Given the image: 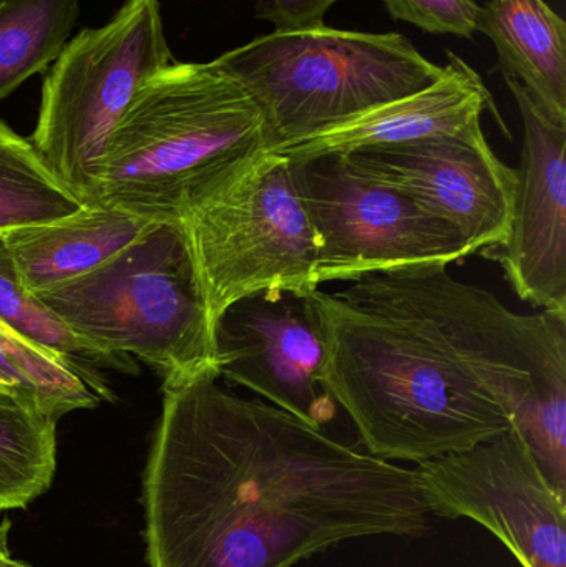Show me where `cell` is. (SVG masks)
I'll use <instances>...</instances> for the list:
<instances>
[{
	"mask_svg": "<svg viewBox=\"0 0 566 567\" xmlns=\"http://www.w3.org/2000/svg\"><path fill=\"white\" fill-rule=\"evenodd\" d=\"M325 383L364 452L421 463L517 425L545 468L566 462V313H517L419 266L311 292Z\"/></svg>",
	"mask_w": 566,
	"mask_h": 567,
	"instance_id": "obj_1",
	"label": "cell"
},
{
	"mask_svg": "<svg viewBox=\"0 0 566 567\" xmlns=\"http://www.w3.org/2000/svg\"><path fill=\"white\" fill-rule=\"evenodd\" d=\"M163 385L142 476L148 567H296L342 543L429 528L414 470L219 385Z\"/></svg>",
	"mask_w": 566,
	"mask_h": 567,
	"instance_id": "obj_2",
	"label": "cell"
},
{
	"mask_svg": "<svg viewBox=\"0 0 566 567\" xmlns=\"http://www.w3.org/2000/svg\"><path fill=\"white\" fill-rule=\"evenodd\" d=\"M261 150H272L271 140L245 86L216 60H175L138 90L116 123L92 205L178 225L229 168Z\"/></svg>",
	"mask_w": 566,
	"mask_h": 567,
	"instance_id": "obj_3",
	"label": "cell"
},
{
	"mask_svg": "<svg viewBox=\"0 0 566 567\" xmlns=\"http://www.w3.org/2000/svg\"><path fill=\"white\" fill-rule=\"evenodd\" d=\"M116 370L148 363L163 385L218 375L215 332L182 226L150 225L93 271L35 292Z\"/></svg>",
	"mask_w": 566,
	"mask_h": 567,
	"instance_id": "obj_4",
	"label": "cell"
},
{
	"mask_svg": "<svg viewBox=\"0 0 566 567\" xmlns=\"http://www.w3.org/2000/svg\"><path fill=\"white\" fill-rule=\"evenodd\" d=\"M215 60L261 110L272 150L421 92L444 72L402 33L328 25L266 33Z\"/></svg>",
	"mask_w": 566,
	"mask_h": 567,
	"instance_id": "obj_5",
	"label": "cell"
},
{
	"mask_svg": "<svg viewBox=\"0 0 566 567\" xmlns=\"http://www.w3.org/2000/svg\"><path fill=\"white\" fill-rule=\"evenodd\" d=\"M215 332L236 300L265 290L312 292L316 239L289 159L261 150L229 168L178 223Z\"/></svg>",
	"mask_w": 566,
	"mask_h": 567,
	"instance_id": "obj_6",
	"label": "cell"
},
{
	"mask_svg": "<svg viewBox=\"0 0 566 567\" xmlns=\"http://www.w3.org/2000/svg\"><path fill=\"white\" fill-rule=\"evenodd\" d=\"M175 62L158 0H126L66 42L43 80L32 145L92 205L103 150L138 90Z\"/></svg>",
	"mask_w": 566,
	"mask_h": 567,
	"instance_id": "obj_7",
	"label": "cell"
},
{
	"mask_svg": "<svg viewBox=\"0 0 566 567\" xmlns=\"http://www.w3.org/2000/svg\"><path fill=\"white\" fill-rule=\"evenodd\" d=\"M289 169L316 239L318 286L474 255L457 229L346 155L289 159Z\"/></svg>",
	"mask_w": 566,
	"mask_h": 567,
	"instance_id": "obj_8",
	"label": "cell"
},
{
	"mask_svg": "<svg viewBox=\"0 0 566 567\" xmlns=\"http://www.w3.org/2000/svg\"><path fill=\"white\" fill-rule=\"evenodd\" d=\"M412 470L429 515L478 523L522 567H566V493L542 472L517 425Z\"/></svg>",
	"mask_w": 566,
	"mask_h": 567,
	"instance_id": "obj_9",
	"label": "cell"
},
{
	"mask_svg": "<svg viewBox=\"0 0 566 567\" xmlns=\"http://www.w3.org/2000/svg\"><path fill=\"white\" fill-rule=\"evenodd\" d=\"M215 349L219 379L315 429L335 416L311 292L265 290L236 300L216 320Z\"/></svg>",
	"mask_w": 566,
	"mask_h": 567,
	"instance_id": "obj_10",
	"label": "cell"
},
{
	"mask_svg": "<svg viewBox=\"0 0 566 567\" xmlns=\"http://www.w3.org/2000/svg\"><path fill=\"white\" fill-rule=\"evenodd\" d=\"M346 156L359 172L411 196L457 229L474 255L507 239L518 175L492 152L487 138L421 140Z\"/></svg>",
	"mask_w": 566,
	"mask_h": 567,
	"instance_id": "obj_11",
	"label": "cell"
},
{
	"mask_svg": "<svg viewBox=\"0 0 566 567\" xmlns=\"http://www.w3.org/2000/svg\"><path fill=\"white\" fill-rule=\"evenodd\" d=\"M505 83L521 113L524 145L511 231L495 255L522 300L566 313V125L548 118L524 86Z\"/></svg>",
	"mask_w": 566,
	"mask_h": 567,
	"instance_id": "obj_12",
	"label": "cell"
},
{
	"mask_svg": "<svg viewBox=\"0 0 566 567\" xmlns=\"http://www.w3.org/2000/svg\"><path fill=\"white\" fill-rule=\"evenodd\" d=\"M447 59L441 79L428 89L359 113L276 152L288 159H302L431 138L481 142L485 140L481 123L485 112L507 133L478 73L451 50Z\"/></svg>",
	"mask_w": 566,
	"mask_h": 567,
	"instance_id": "obj_13",
	"label": "cell"
},
{
	"mask_svg": "<svg viewBox=\"0 0 566 567\" xmlns=\"http://www.w3.org/2000/svg\"><path fill=\"white\" fill-rule=\"evenodd\" d=\"M477 32L497 50L504 79L527 90L542 112L566 125V23L545 0H488Z\"/></svg>",
	"mask_w": 566,
	"mask_h": 567,
	"instance_id": "obj_14",
	"label": "cell"
},
{
	"mask_svg": "<svg viewBox=\"0 0 566 567\" xmlns=\"http://www.w3.org/2000/svg\"><path fill=\"white\" fill-rule=\"evenodd\" d=\"M150 225L115 209L86 205L69 218L13 229L6 238L23 282L35 293L99 268Z\"/></svg>",
	"mask_w": 566,
	"mask_h": 567,
	"instance_id": "obj_15",
	"label": "cell"
},
{
	"mask_svg": "<svg viewBox=\"0 0 566 567\" xmlns=\"http://www.w3.org/2000/svg\"><path fill=\"white\" fill-rule=\"evenodd\" d=\"M55 473V420L29 396L0 389V512L29 508Z\"/></svg>",
	"mask_w": 566,
	"mask_h": 567,
	"instance_id": "obj_16",
	"label": "cell"
},
{
	"mask_svg": "<svg viewBox=\"0 0 566 567\" xmlns=\"http://www.w3.org/2000/svg\"><path fill=\"white\" fill-rule=\"evenodd\" d=\"M0 385L29 396L55 422L75 410L95 409L102 400H115L95 370L33 346L2 323Z\"/></svg>",
	"mask_w": 566,
	"mask_h": 567,
	"instance_id": "obj_17",
	"label": "cell"
},
{
	"mask_svg": "<svg viewBox=\"0 0 566 567\" xmlns=\"http://www.w3.org/2000/svg\"><path fill=\"white\" fill-rule=\"evenodd\" d=\"M79 0H0V100L59 59Z\"/></svg>",
	"mask_w": 566,
	"mask_h": 567,
	"instance_id": "obj_18",
	"label": "cell"
},
{
	"mask_svg": "<svg viewBox=\"0 0 566 567\" xmlns=\"http://www.w3.org/2000/svg\"><path fill=\"white\" fill-rule=\"evenodd\" d=\"M85 206L32 142L0 120V233L60 221Z\"/></svg>",
	"mask_w": 566,
	"mask_h": 567,
	"instance_id": "obj_19",
	"label": "cell"
},
{
	"mask_svg": "<svg viewBox=\"0 0 566 567\" xmlns=\"http://www.w3.org/2000/svg\"><path fill=\"white\" fill-rule=\"evenodd\" d=\"M0 323L27 342L83 369L95 370L100 363L115 369L110 360L93 352L75 333L70 332L65 323L53 316L25 286L6 233H0Z\"/></svg>",
	"mask_w": 566,
	"mask_h": 567,
	"instance_id": "obj_20",
	"label": "cell"
},
{
	"mask_svg": "<svg viewBox=\"0 0 566 567\" xmlns=\"http://www.w3.org/2000/svg\"><path fill=\"white\" fill-rule=\"evenodd\" d=\"M384 7L392 19L428 33L467 40L477 33L481 13L477 0H384Z\"/></svg>",
	"mask_w": 566,
	"mask_h": 567,
	"instance_id": "obj_21",
	"label": "cell"
},
{
	"mask_svg": "<svg viewBox=\"0 0 566 567\" xmlns=\"http://www.w3.org/2000/svg\"><path fill=\"white\" fill-rule=\"evenodd\" d=\"M339 0H258L256 17L275 25V32H301L326 27L325 17Z\"/></svg>",
	"mask_w": 566,
	"mask_h": 567,
	"instance_id": "obj_22",
	"label": "cell"
},
{
	"mask_svg": "<svg viewBox=\"0 0 566 567\" xmlns=\"http://www.w3.org/2000/svg\"><path fill=\"white\" fill-rule=\"evenodd\" d=\"M10 529H12V522H10V518H3L0 522V567H32L27 563L19 561V559H13L10 555Z\"/></svg>",
	"mask_w": 566,
	"mask_h": 567,
	"instance_id": "obj_23",
	"label": "cell"
}]
</instances>
